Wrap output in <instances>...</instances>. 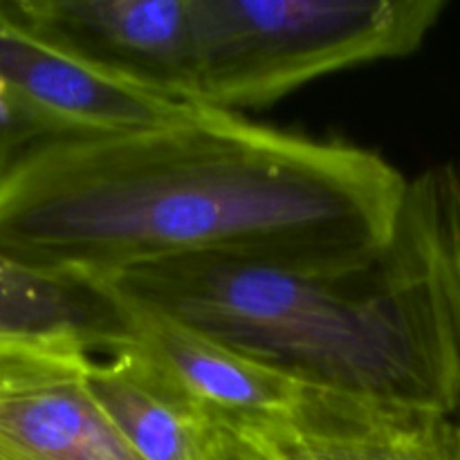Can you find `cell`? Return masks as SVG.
I'll list each match as a JSON object with an SVG mask.
<instances>
[{
	"instance_id": "ba28073f",
	"label": "cell",
	"mask_w": 460,
	"mask_h": 460,
	"mask_svg": "<svg viewBox=\"0 0 460 460\" xmlns=\"http://www.w3.org/2000/svg\"><path fill=\"white\" fill-rule=\"evenodd\" d=\"M0 79L72 135L137 128L184 103L117 84L22 25L0 3Z\"/></svg>"
},
{
	"instance_id": "7c38bea8",
	"label": "cell",
	"mask_w": 460,
	"mask_h": 460,
	"mask_svg": "<svg viewBox=\"0 0 460 460\" xmlns=\"http://www.w3.org/2000/svg\"><path fill=\"white\" fill-rule=\"evenodd\" d=\"M214 460H245V458H243V454L238 452L236 443H234V438H232V436H229L227 429H225L223 445H220L218 454H216Z\"/></svg>"
},
{
	"instance_id": "5bb4252c",
	"label": "cell",
	"mask_w": 460,
	"mask_h": 460,
	"mask_svg": "<svg viewBox=\"0 0 460 460\" xmlns=\"http://www.w3.org/2000/svg\"><path fill=\"white\" fill-rule=\"evenodd\" d=\"M0 460H4V458H0Z\"/></svg>"
},
{
	"instance_id": "8992f818",
	"label": "cell",
	"mask_w": 460,
	"mask_h": 460,
	"mask_svg": "<svg viewBox=\"0 0 460 460\" xmlns=\"http://www.w3.org/2000/svg\"><path fill=\"white\" fill-rule=\"evenodd\" d=\"M223 427L245 460H458L452 418L313 386L288 413Z\"/></svg>"
},
{
	"instance_id": "6da1fadb",
	"label": "cell",
	"mask_w": 460,
	"mask_h": 460,
	"mask_svg": "<svg viewBox=\"0 0 460 460\" xmlns=\"http://www.w3.org/2000/svg\"><path fill=\"white\" fill-rule=\"evenodd\" d=\"M407 182L368 148L184 103L13 162L0 173V252L99 283L182 259L335 272L389 241Z\"/></svg>"
},
{
	"instance_id": "8fae6325",
	"label": "cell",
	"mask_w": 460,
	"mask_h": 460,
	"mask_svg": "<svg viewBox=\"0 0 460 460\" xmlns=\"http://www.w3.org/2000/svg\"><path fill=\"white\" fill-rule=\"evenodd\" d=\"M70 135L61 121L36 108L0 79V173L40 144Z\"/></svg>"
},
{
	"instance_id": "9c48e42d",
	"label": "cell",
	"mask_w": 460,
	"mask_h": 460,
	"mask_svg": "<svg viewBox=\"0 0 460 460\" xmlns=\"http://www.w3.org/2000/svg\"><path fill=\"white\" fill-rule=\"evenodd\" d=\"M130 328V308L106 283L0 252V346H79L112 355Z\"/></svg>"
},
{
	"instance_id": "30bf717a",
	"label": "cell",
	"mask_w": 460,
	"mask_h": 460,
	"mask_svg": "<svg viewBox=\"0 0 460 460\" xmlns=\"http://www.w3.org/2000/svg\"><path fill=\"white\" fill-rule=\"evenodd\" d=\"M90 386L139 460H214L225 427L133 349L94 359Z\"/></svg>"
},
{
	"instance_id": "277c9868",
	"label": "cell",
	"mask_w": 460,
	"mask_h": 460,
	"mask_svg": "<svg viewBox=\"0 0 460 460\" xmlns=\"http://www.w3.org/2000/svg\"><path fill=\"white\" fill-rule=\"evenodd\" d=\"M40 39L117 84L191 103V0H12Z\"/></svg>"
},
{
	"instance_id": "4fadbf2b",
	"label": "cell",
	"mask_w": 460,
	"mask_h": 460,
	"mask_svg": "<svg viewBox=\"0 0 460 460\" xmlns=\"http://www.w3.org/2000/svg\"><path fill=\"white\" fill-rule=\"evenodd\" d=\"M456 445H458V460H460V420H456Z\"/></svg>"
},
{
	"instance_id": "7a4b0ae2",
	"label": "cell",
	"mask_w": 460,
	"mask_h": 460,
	"mask_svg": "<svg viewBox=\"0 0 460 460\" xmlns=\"http://www.w3.org/2000/svg\"><path fill=\"white\" fill-rule=\"evenodd\" d=\"M313 389L460 411V169L407 182L389 241L335 272L232 259L144 265L106 281Z\"/></svg>"
},
{
	"instance_id": "52a82bcc",
	"label": "cell",
	"mask_w": 460,
	"mask_h": 460,
	"mask_svg": "<svg viewBox=\"0 0 460 460\" xmlns=\"http://www.w3.org/2000/svg\"><path fill=\"white\" fill-rule=\"evenodd\" d=\"M128 308L133 328L121 349L137 350L157 364L223 425L281 416L304 398L305 385L252 355L178 319Z\"/></svg>"
},
{
	"instance_id": "3957f363",
	"label": "cell",
	"mask_w": 460,
	"mask_h": 460,
	"mask_svg": "<svg viewBox=\"0 0 460 460\" xmlns=\"http://www.w3.org/2000/svg\"><path fill=\"white\" fill-rule=\"evenodd\" d=\"M191 103L265 108L326 75L409 57L445 0H191Z\"/></svg>"
},
{
	"instance_id": "5b68a950",
	"label": "cell",
	"mask_w": 460,
	"mask_h": 460,
	"mask_svg": "<svg viewBox=\"0 0 460 460\" xmlns=\"http://www.w3.org/2000/svg\"><path fill=\"white\" fill-rule=\"evenodd\" d=\"M79 346H0V458L139 460L90 386Z\"/></svg>"
}]
</instances>
